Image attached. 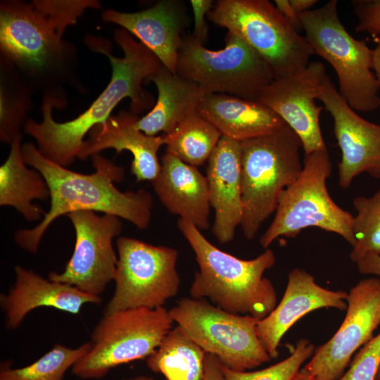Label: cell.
Here are the masks:
<instances>
[{"label": "cell", "mask_w": 380, "mask_h": 380, "mask_svg": "<svg viewBox=\"0 0 380 380\" xmlns=\"http://www.w3.org/2000/svg\"><path fill=\"white\" fill-rule=\"evenodd\" d=\"M114 39L124 52L118 58L110 53V42L95 36L86 37L90 49L105 54L112 67L111 80L91 105L79 116L65 122H57L52 116L54 107L64 106L58 98L43 96V120L25 122L24 132L32 137L39 151L46 158L63 167L73 163L84 149L85 135L111 116L113 108L126 97L131 99L130 112L137 115L154 106L153 96L141 84L155 74L163 65L159 58L124 28L115 30Z\"/></svg>", "instance_id": "cell-1"}, {"label": "cell", "mask_w": 380, "mask_h": 380, "mask_svg": "<svg viewBox=\"0 0 380 380\" xmlns=\"http://www.w3.org/2000/svg\"><path fill=\"white\" fill-rule=\"evenodd\" d=\"M25 163L39 171L50 191V209L42 221L30 229H18L15 243L30 253H37L40 241L50 225L62 215L90 210L115 215L140 229H146L151 219L153 197L146 190L120 191L114 184L125 177V170L101 153L91 156L95 171L82 174L46 158L32 143L22 146Z\"/></svg>", "instance_id": "cell-2"}, {"label": "cell", "mask_w": 380, "mask_h": 380, "mask_svg": "<svg viewBox=\"0 0 380 380\" xmlns=\"http://www.w3.org/2000/svg\"><path fill=\"white\" fill-rule=\"evenodd\" d=\"M177 227L192 248L198 266L189 289L190 297L207 298L224 310L259 320L274 310L277 292L271 281L264 277L276 262L272 250L267 248L253 259L243 260L219 249L190 222L179 218Z\"/></svg>", "instance_id": "cell-3"}, {"label": "cell", "mask_w": 380, "mask_h": 380, "mask_svg": "<svg viewBox=\"0 0 380 380\" xmlns=\"http://www.w3.org/2000/svg\"><path fill=\"white\" fill-rule=\"evenodd\" d=\"M0 50L1 61L21 75L32 90L42 89L44 96L62 99L54 86L70 70L75 51L32 2L1 1Z\"/></svg>", "instance_id": "cell-4"}, {"label": "cell", "mask_w": 380, "mask_h": 380, "mask_svg": "<svg viewBox=\"0 0 380 380\" xmlns=\"http://www.w3.org/2000/svg\"><path fill=\"white\" fill-rule=\"evenodd\" d=\"M244 236L255 238L275 212L283 191L300 175L302 143L286 124L265 135L241 142Z\"/></svg>", "instance_id": "cell-5"}, {"label": "cell", "mask_w": 380, "mask_h": 380, "mask_svg": "<svg viewBox=\"0 0 380 380\" xmlns=\"http://www.w3.org/2000/svg\"><path fill=\"white\" fill-rule=\"evenodd\" d=\"M305 37L315 54L327 61L338 77V92L355 111L379 108V86L373 71V52L353 37L341 23L338 1L300 14Z\"/></svg>", "instance_id": "cell-6"}, {"label": "cell", "mask_w": 380, "mask_h": 380, "mask_svg": "<svg viewBox=\"0 0 380 380\" xmlns=\"http://www.w3.org/2000/svg\"><path fill=\"white\" fill-rule=\"evenodd\" d=\"M331 172L327 150L305 155L300 175L283 191L274 217L260 238L262 248H268L280 236L296 237L310 227L337 234L355 246L354 216L333 201L327 187Z\"/></svg>", "instance_id": "cell-7"}, {"label": "cell", "mask_w": 380, "mask_h": 380, "mask_svg": "<svg viewBox=\"0 0 380 380\" xmlns=\"http://www.w3.org/2000/svg\"><path fill=\"white\" fill-rule=\"evenodd\" d=\"M207 16L255 51L274 78L303 69L315 54L305 36L270 1L217 0Z\"/></svg>", "instance_id": "cell-8"}, {"label": "cell", "mask_w": 380, "mask_h": 380, "mask_svg": "<svg viewBox=\"0 0 380 380\" xmlns=\"http://www.w3.org/2000/svg\"><path fill=\"white\" fill-rule=\"evenodd\" d=\"M225 46L207 49L192 34L182 38L177 74L197 84L205 94H222L257 100L274 76L261 56L236 34L227 32Z\"/></svg>", "instance_id": "cell-9"}, {"label": "cell", "mask_w": 380, "mask_h": 380, "mask_svg": "<svg viewBox=\"0 0 380 380\" xmlns=\"http://www.w3.org/2000/svg\"><path fill=\"white\" fill-rule=\"evenodd\" d=\"M169 310L132 308L103 315L91 334V346L72 367L82 379H100L111 369L146 359L173 327Z\"/></svg>", "instance_id": "cell-10"}, {"label": "cell", "mask_w": 380, "mask_h": 380, "mask_svg": "<svg viewBox=\"0 0 380 380\" xmlns=\"http://www.w3.org/2000/svg\"><path fill=\"white\" fill-rule=\"evenodd\" d=\"M181 327L205 352L236 371H248L271 360L256 332L259 319L221 309L205 299L185 297L169 310Z\"/></svg>", "instance_id": "cell-11"}, {"label": "cell", "mask_w": 380, "mask_h": 380, "mask_svg": "<svg viewBox=\"0 0 380 380\" xmlns=\"http://www.w3.org/2000/svg\"><path fill=\"white\" fill-rule=\"evenodd\" d=\"M115 291L104 315L119 310L163 307L179 293L178 251L121 236L117 239Z\"/></svg>", "instance_id": "cell-12"}, {"label": "cell", "mask_w": 380, "mask_h": 380, "mask_svg": "<svg viewBox=\"0 0 380 380\" xmlns=\"http://www.w3.org/2000/svg\"><path fill=\"white\" fill-rule=\"evenodd\" d=\"M67 216L75 232L73 253L63 272H52L49 279L100 296L115 277L118 257L113 240L122 232L121 218L98 215L90 210L75 211Z\"/></svg>", "instance_id": "cell-13"}, {"label": "cell", "mask_w": 380, "mask_h": 380, "mask_svg": "<svg viewBox=\"0 0 380 380\" xmlns=\"http://www.w3.org/2000/svg\"><path fill=\"white\" fill-rule=\"evenodd\" d=\"M346 301V315L341 327L315 349L301 368L315 380L339 379L354 353L374 337L380 325V277L360 280L350 289Z\"/></svg>", "instance_id": "cell-14"}, {"label": "cell", "mask_w": 380, "mask_h": 380, "mask_svg": "<svg viewBox=\"0 0 380 380\" xmlns=\"http://www.w3.org/2000/svg\"><path fill=\"white\" fill-rule=\"evenodd\" d=\"M327 76L322 63L310 62L299 71L274 78L256 100L296 132L304 155L327 150L319 125L322 107L317 105L316 99Z\"/></svg>", "instance_id": "cell-15"}, {"label": "cell", "mask_w": 380, "mask_h": 380, "mask_svg": "<svg viewBox=\"0 0 380 380\" xmlns=\"http://www.w3.org/2000/svg\"><path fill=\"white\" fill-rule=\"evenodd\" d=\"M334 120L341 158L338 183L348 188L359 175L380 179V125L369 122L353 110L327 77L318 97Z\"/></svg>", "instance_id": "cell-16"}, {"label": "cell", "mask_w": 380, "mask_h": 380, "mask_svg": "<svg viewBox=\"0 0 380 380\" xmlns=\"http://www.w3.org/2000/svg\"><path fill=\"white\" fill-rule=\"evenodd\" d=\"M347 297L346 291L321 286L305 270L293 269L280 303L256 326L258 337L271 359L278 357L283 336L298 319L323 308L346 310Z\"/></svg>", "instance_id": "cell-17"}, {"label": "cell", "mask_w": 380, "mask_h": 380, "mask_svg": "<svg viewBox=\"0 0 380 380\" xmlns=\"http://www.w3.org/2000/svg\"><path fill=\"white\" fill-rule=\"evenodd\" d=\"M102 19L121 26L136 37L164 66L177 74L178 51L190 22L184 1L160 0L148 8L134 13L108 9L103 12Z\"/></svg>", "instance_id": "cell-18"}, {"label": "cell", "mask_w": 380, "mask_h": 380, "mask_svg": "<svg viewBox=\"0 0 380 380\" xmlns=\"http://www.w3.org/2000/svg\"><path fill=\"white\" fill-rule=\"evenodd\" d=\"M205 177L215 210L212 232L220 243H227L243 217L241 142L222 137L208 160Z\"/></svg>", "instance_id": "cell-19"}, {"label": "cell", "mask_w": 380, "mask_h": 380, "mask_svg": "<svg viewBox=\"0 0 380 380\" xmlns=\"http://www.w3.org/2000/svg\"><path fill=\"white\" fill-rule=\"evenodd\" d=\"M14 271V286L8 294L0 296L8 329L18 328L30 311L39 307H51L76 315L84 304L101 302L100 296L85 293L68 284L44 279L20 265L15 266Z\"/></svg>", "instance_id": "cell-20"}, {"label": "cell", "mask_w": 380, "mask_h": 380, "mask_svg": "<svg viewBox=\"0 0 380 380\" xmlns=\"http://www.w3.org/2000/svg\"><path fill=\"white\" fill-rule=\"evenodd\" d=\"M137 115L125 110L111 115L90 131V137L78 158L85 160L101 151L113 148L117 153L129 151L132 156L131 172L137 182L153 181L158 175L160 147L165 145L164 136H148L138 129Z\"/></svg>", "instance_id": "cell-21"}, {"label": "cell", "mask_w": 380, "mask_h": 380, "mask_svg": "<svg viewBox=\"0 0 380 380\" xmlns=\"http://www.w3.org/2000/svg\"><path fill=\"white\" fill-rule=\"evenodd\" d=\"M151 182L160 201L170 213L201 231L210 227L208 182L197 167L165 153L158 175Z\"/></svg>", "instance_id": "cell-22"}, {"label": "cell", "mask_w": 380, "mask_h": 380, "mask_svg": "<svg viewBox=\"0 0 380 380\" xmlns=\"http://www.w3.org/2000/svg\"><path fill=\"white\" fill-rule=\"evenodd\" d=\"M197 113L222 137L239 142L270 134L286 125L260 102L228 94H205Z\"/></svg>", "instance_id": "cell-23"}, {"label": "cell", "mask_w": 380, "mask_h": 380, "mask_svg": "<svg viewBox=\"0 0 380 380\" xmlns=\"http://www.w3.org/2000/svg\"><path fill=\"white\" fill-rule=\"evenodd\" d=\"M148 80L156 86L158 99L152 109L135 122L136 127L148 136L170 134L197 112L205 95L197 84L172 73L163 65Z\"/></svg>", "instance_id": "cell-24"}, {"label": "cell", "mask_w": 380, "mask_h": 380, "mask_svg": "<svg viewBox=\"0 0 380 380\" xmlns=\"http://www.w3.org/2000/svg\"><path fill=\"white\" fill-rule=\"evenodd\" d=\"M21 140L22 135L13 140L8 156L0 167V205L13 207L26 220L33 222L46 212L32 201L50 199V191L42 175L25 163Z\"/></svg>", "instance_id": "cell-25"}, {"label": "cell", "mask_w": 380, "mask_h": 380, "mask_svg": "<svg viewBox=\"0 0 380 380\" xmlns=\"http://www.w3.org/2000/svg\"><path fill=\"white\" fill-rule=\"evenodd\" d=\"M205 352L179 325L163 337L146 358L148 367L166 380H203Z\"/></svg>", "instance_id": "cell-26"}, {"label": "cell", "mask_w": 380, "mask_h": 380, "mask_svg": "<svg viewBox=\"0 0 380 380\" xmlns=\"http://www.w3.org/2000/svg\"><path fill=\"white\" fill-rule=\"evenodd\" d=\"M163 136L165 153L195 167L208 161L222 137L197 112L182 121L170 134Z\"/></svg>", "instance_id": "cell-27"}, {"label": "cell", "mask_w": 380, "mask_h": 380, "mask_svg": "<svg viewBox=\"0 0 380 380\" xmlns=\"http://www.w3.org/2000/svg\"><path fill=\"white\" fill-rule=\"evenodd\" d=\"M1 61L0 139L11 145L22 135L20 128L32 104V89L11 65Z\"/></svg>", "instance_id": "cell-28"}, {"label": "cell", "mask_w": 380, "mask_h": 380, "mask_svg": "<svg viewBox=\"0 0 380 380\" xmlns=\"http://www.w3.org/2000/svg\"><path fill=\"white\" fill-rule=\"evenodd\" d=\"M91 343L70 348L56 343L35 362L21 368L1 366L0 380H63L66 371L91 348Z\"/></svg>", "instance_id": "cell-29"}, {"label": "cell", "mask_w": 380, "mask_h": 380, "mask_svg": "<svg viewBox=\"0 0 380 380\" xmlns=\"http://www.w3.org/2000/svg\"><path fill=\"white\" fill-rule=\"evenodd\" d=\"M353 204L357 211L353 217L355 244L350 258L357 262L368 253L380 255V189L370 197L355 198Z\"/></svg>", "instance_id": "cell-30"}, {"label": "cell", "mask_w": 380, "mask_h": 380, "mask_svg": "<svg viewBox=\"0 0 380 380\" xmlns=\"http://www.w3.org/2000/svg\"><path fill=\"white\" fill-rule=\"evenodd\" d=\"M315 349L308 339L302 338L288 357L268 367L240 372L222 365V372L226 380H293L303 362L312 356Z\"/></svg>", "instance_id": "cell-31"}, {"label": "cell", "mask_w": 380, "mask_h": 380, "mask_svg": "<svg viewBox=\"0 0 380 380\" xmlns=\"http://www.w3.org/2000/svg\"><path fill=\"white\" fill-rule=\"evenodd\" d=\"M31 2L61 37L68 26L77 23L86 9L101 8L99 1L95 0H34Z\"/></svg>", "instance_id": "cell-32"}, {"label": "cell", "mask_w": 380, "mask_h": 380, "mask_svg": "<svg viewBox=\"0 0 380 380\" xmlns=\"http://www.w3.org/2000/svg\"><path fill=\"white\" fill-rule=\"evenodd\" d=\"M380 366V333L367 342L338 380H374Z\"/></svg>", "instance_id": "cell-33"}, {"label": "cell", "mask_w": 380, "mask_h": 380, "mask_svg": "<svg viewBox=\"0 0 380 380\" xmlns=\"http://www.w3.org/2000/svg\"><path fill=\"white\" fill-rule=\"evenodd\" d=\"M357 18V32H365L374 39L380 36V0H358L353 2Z\"/></svg>", "instance_id": "cell-34"}, {"label": "cell", "mask_w": 380, "mask_h": 380, "mask_svg": "<svg viewBox=\"0 0 380 380\" xmlns=\"http://www.w3.org/2000/svg\"><path fill=\"white\" fill-rule=\"evenodd\" d=\"M193 15L194 30L192 35L202 44L208 40V26L205 22V15L212 9L214 1L212 0H191Z\"/></svg>", "instance_id": "cell-35"}, {"label": "cell", "mask_w": 380, "mask_h": 380, "mask_svg": "<svg viewBox=\"0 0 380 380\" xmlns=\"http://www.w3.org/2000/svg\"><path fill=\"white\" fill-rule=\"evenodd\" d=\"M355 263L361 274L376 275L380 277L379 255L368 253Z\"/></svg>", "instance_id": "cell-36"}, {"label": "cell", "mask_w": 380, "mask_h": 380, "mask_svg": "<svg viewBox=\"0 0 380 380\" xmlns=\"http://www.w3.org/2000/svg\"><path fill=\"white\" fill-rule=\"evenodd\" d=\"M203 380H226L222 372L221 362L213 354L206 353L205 355V371Z\"/></svg>", "instance_id": "cell-37"}, {"label": "cell", "mask_w": 380, "mask_h": 380, "mask_svg": "<svg viewBox=\"0 0 380 380\" xmlns=\"http://www.w3.org/2000/svg\"><path fill=\"white\" fill-rule=\"evenodd\" d=\"M274 4L283 16L297 31L302 29L300 14L295 11L290 0H275Z\"/></svg>", "instance_id": "cell-38"}, {"label": "cell", "mask_w": 380, "mask_h": 380, "mask_svg": "<svg viewBox=\"0 0 380 380\" xmlns=\"http://www.w3.org/2000/svg\"><path fill=\"white\" fill-rule=\"evenodd\" d=\"M376 46L372 49L373 52V71L376 77L379 89H380V36L374 39Z\"/></svg>", "instance_id": "cell-39"}, {"label": "cell", "mask_w": 380, "mask_h": 380, "mask_svg": "<svg viewBox=\"0 0 380 380\" xmlns=\"http://www.w3.org/2000/svg\"><path fill=\"white\" fill-rule=\"evenodd\" d=\"M295 11L300 14L311 10V8L317 2L316 0H290Z\"/></svg>", "instance_id": "cell-40"}, {"label": "cell", "mask_w": 380, "mask_h": 380, "mask_svg": "<svg viewBox=\"0 0 380 380\" xmlns=\"http://www.w3.org/2000/svg\"><path fill=\"white\" fill-rule=\"evenodd\" d=\"M293 380H315L305 374L301 369Z\"/></svg>", "instance_id": "cell-41"}, {"label": "cell", "mask_w": 380, "mask_h": 380, "mask_svg": "<svg viewBox=\"0 0 380 380\" xmlns=\"http://www.w3.org/2000/svg\"><path fill=\"white\" fill-rule=\"evenodd\" d=\"M122 380H154L152 377L146 376H137L134 377H132L129 379H125Z\"/></svg>", "instance_id": "cell-42"}, {"label": "cell", "mask_w": 380, "mask_h": 380, "mask_svg": "<svg viewBox=\"0 0 380 380\" xmlns=\"http://www.w3.org/2000/svg\"><path fill=\"white\" fill-rule=\"evenodd\" d=\"M374 380H380V366H379V369H378V371H377V372L376 374Z\"/></svg>", "instance_id": "cell-43"}, {"label": "cell", "mask_w": 380, "mask_h": 380, "mask_svg": "<svg viewBox=\"0 0 380 380\" xmlns=\"http://www.w3.org/2000/svg\"><path fill=\"white\" fill-rule=\"evenodd\" d=\"M380 110V100H379V108Z\"/></svg>", "instance_id": "cell-44"}]
</instances>
